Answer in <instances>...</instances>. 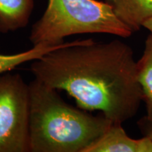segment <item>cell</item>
Masks as SVG:
<instances>
[{
    "mask_svg": "<svg viewBox=\"0 0 152 152\" xmlns=\"http://www.w3.org/2000/svg\"><path fill=\"white\" fill-rule=\"evenodd\" d=\"M132 33L104 1L48 0L46 10L31 28L29 39L33 46H57L76 34L105 33L126 38Z\"/></svg>",
    "mask_w": 152,
    "mask_h": 152,
    "instance_id": "3957f363",
    "label": "cell"
},
{
    "mask_svg": "<svg viewBox=\"0 0 152 152\" xmlns=\"http://www.w3.org/2000/svg\"><path fill=\"white\" fill-rule=\"evenodd\" d=\"M30 89L31 152H85L113 122L66 103L56 90L35 78Z\"/></svg>",
    "mask_w": 152,
    "mask_h": 152,
    "instance_id": "7a4b0ae2",
    "label": "cell"
},
{
    "mask_svg": "<svg viewBox=\"0 0 152 152\" xmlns=\"http://www.w3.org/2000/svg\"><path fill=\"white\" fill-rule=\"evenodd\" d=\"M30 71L45 85L66 91L80 109L101 111L113 123L134 117L143 101L134 53L119 39L65 42L34 61Z\"/></svg>",
    "mask_w": 152,
    "mask_h": 152,
    "instance_id": "6da1fadb",
    "label": "cell"
},
{
    "mask_svg": "<svg viewBox=\"0 0 152 152\" xmlns=\"http://www.w3.org/2000/svg\"><path fill=\"white\" fill-rule=\"evenodd\" d=\"M30 89L19 74L0 76V152H29Z\"/></svg>",
    "mask_w": 152,
    "mask_h": 152,
    "instance_id": "277c9868",
    "label": "cell"
},
{
    "mask_svg": "<svg viewBox=\"0 0 152 152\" xmlns=\"http://www.w3.org/2000/svg\"><path fill=\"white\" fill-rule=\"evenodd\" d=\"M137 75L141 87L143 101L147 104V115H152V35L145 42L143 54L137 61Z\"/></svg>",
    "mask_w": 152,
    "mask_h": 152,
    "instance_id": "ba28073f",
    "label": "cell"
},
{
    "mask_svg": "<svg viewBox=\"0 0 152 152\" xmlns=\"http://www.w3.org/2000/svg\"><path fill=\"white\" fill-rule=\"evenodd\" d=\"M139 128L144 137H147L152 142V115H147L138 121Z\"/></svg>",
    "mask_w": 152,
    "mask_h": 152,
    "instance_id": "30bf717a",
    "label": "cell"
},
{
    "mask_svg": "<svg viewBox=\"0 0 152 152\" xmlns=\"http://www.w3.org/2000/svg\"><path fill=\"white\" fill-rule=\"evenodd\" d=\"M142 27L149 30V31L151 32V34L152 35V17L144 21L143 25H142Z\"/></svg>",
    "mask_w": 152,
    "mask_h": 152,
    "instance_id": "8fae6325",
    "label": "cell"
},
{
    "mask_svg": "<svg viewBox=\"0 0 152 152\" xmlns=\"http://www.w3.org/2000/svg\"><path fill=\"white\" fill-rule=\"evenodd\" d=\"M57 46H49L46 45H38L26 52L15 54H0V74L11 71L23 63L38 59L45 54L61 47L64 44Z\"/></svg>",
    "mask_w": 152,
    "mask_h": 152,
    "instance_id": "9c48e42d",
    "label": "cell"
},
{
    "mask_svg": "<svg viewBox=\"0 0 152 152\" xmlns=\"http://www.w3.org/2000/svg\"><path fill=\"white\" fill-rule=\"evenodd\" d=\"M85 152H152V142L147 137L134 140L121 123H112L107 130Z\"/></svg>",
    "mask_w": 152,
    "mask_h": 152,
    "instance_id": "5b68a950",
    "label": "cell"
},
{
    "mask_svg": "<svg viewBox=\"0 0 152 152\" xmlns=\"http://www.w3.org/2000/svg\"><path fill=\"white\" fill-rule=\"evenodd\" d=\"M132 32L138 31L152 17V0H104Z\"/></svg>",
    "mask_w": 152,
    "mask_h": 152,
    "instance_id": "8992f818",
    "label": "cell"
},
{
    "mask_svg": "<svg viewBox=\"0 0 152 152\" xmlns=\"http://www.w3.org/2000/svg\"><path fill=\"white\" fill-rule=\"evenodd\" d=\"M33 8L34 0H0V33L27 26Z\"/></svg>",
    "mask_w": 152,
    "mask_h": 152,
    "instance_id": "52a82bcc",
    "label": "cell"
}]
</instances>
